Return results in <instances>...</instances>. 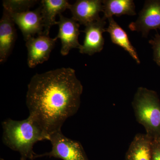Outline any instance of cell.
<instances>
[{
  "instance_id": "277c9868",
  "label": "cell",
  "mask_w": 160,
  "mask_h": 160,
  "mask_svg": "<svg viewBox=\"0 0 160 160\" xmlns=\"http://www.w3.org/2000/svg\"><path fill=\"white\" fill-rule=\"evenodd\" d=\"M52 150L48 152L37 154L34 159L49 157L63 160H89L81 143L66 137L62 130L50 135Z\"/></svg>"
},
{
  "instance_id": "e0dca14e",
  "label": "cell",
  "mask_w": 160,
  "mask_h": 160,
  "mask_svg": "<svg viewBox=\"0 0 160 160\" xmlns=\"http://www.w3.org/2000/svg\"><path fill=\"white\" fill-rule=\"evenodd\" d=\"M149 42L153 49V60L160 67V34L157 33L152 39L149 40Z\"/></svg>"
},
{
  "instance_id": "6da1fadb",
  "label": "cell",
  "mask_w": 160,
  "mask_h": 160,
  "mask_svg": "<svg viewBox=\"0 0 160 160\" xmlns=\"http://www.w3.org/2000/svg\"><path fill=\"white\" fill-rule=\"evenodd\" d=\"M83 89L71 68L36 73L32 78L26 93L29 116L50 136L61 130L65 121L77 112Z\"/></svg>"
},
{
  "instance_id": "ba28073f",
  "label": "cell",
  "mask_w": 160,
  "mask_h": 160,
  "mask_svg": "<svg viewBox=\"0 0 160 160\" xmlns=\"http://www.w3.org/2000/svg\"><path fill=\"white\" fill-rule=\"evenodd\" d=\"M59 16V21L56 22V25L59 26V31L55 38L61 40V54L66 56L69 54L71 49H79L81 46L78 42L80 24L72 18L65 17L62 14Z\"/></svg>"
},
{
  "instance_id": "7c38bea8",
  "label": "cell",
  "mask_w": 160,
  "mask_h": 160,
  "mask_svg": "<svg viewBox=\"0 0 160 160\" xmlns=\"http://www.w3.org/2000/svg\"><path fill=\"white\" fill-rule=\"evenodd\" d=\"M41 3V14L44 26L43 34L49 35L50 28L56 25V16L69 9L71 4L66 0H42Z\"/></svg>"
},
{
  "instance_id": "4fadbf2b",
  "label": "cell",
  "mask_w": 160,
  "mask_h": 160,
  "mask_svg": "<svg viewBox=\"0 0 160 160\" xmlns=\"http://www.w3.org/2000/svg\"><path fill=\"white\" fill-rule=\"evenodd\" d=\"M152 141L147 134L136 135L126 152V160H152Z\"/></svg>"
},
{
  "instance_id": "52a82bcc",
  "label": "cell",
  "mask_w": 160,
  "mask_h": 160,
  "mask_svg": "<svg viewBox=\"0 0 160 160\" xmlns=\"http://www.w3.org/2000/svg\"><path fill=\"white\" fill-rule=\"evenodd\" d=\"M106 20L100 18L85 26V29L82 31L85 37L83 45L79 49L80 53L92 56L102 51L105 42L103 33L106 32Z\"/></svg>"
},
{
  "instance_id": "ac0fdd59",
  "label": "cell",
  "mask_w": 160,
  "mask_h": 160,
  "mask_svg": "<svg viewBox=\"0 0 160 160\" xmlns=\"http://www.w3.org/2000/svg\"><path fill=\"white\" fill-rule=\"evenodd\" d=\"M152 160H160V139H153L152 144Z\"/></svg>"
},
{
  "instance_id": "8fae6325",
  "label": "cell",
  "mask_w": 160,
  "mask_h": 160,
  "mask_svg": "<svg viewBox=\"0 0 160 160\" xmlns=\"http://www.w3.org/2000/svg\"><path fill=\"white\" fill-rule=\"evenodd\" d=\"M17 38L15 23L9 12L3 9L0 21V62H5L11 53Z\"/></svg>"
},
{
  "instance_id": "5bb4252c",
  "label": "cell",
  "mask_w": 160,
  "mask_h": 160,
  "mask_svg": "<svg viewBox=\"0 0 160 160\" xmlns=\"http://www.w3.org/2000/svg\"><path fill=\"white\" fill-rule=\"evenodd\" d=\"M108 19L109 26L106 28V32L110 34L112 42L125 49L138 64H140L141 62L137 52L131 44L126 32L115 22L113 18H109Z\"/></svg>"
},
{
  "instance_id": "30bf717a",
  "label": "cell",
  "mask_w": 160,
  "mask_h": 160,
  "mask_svg": "<svg viewBox=\"0 0 160 160\" xmlns=\"http://www.w3.org/2000/svg\"><path fill=\"white\" fill-rule=\"evenodd\" d=\"M72 18L79 24L86 26L100 18L99 13L103 12L102 1L78 0L70 5Z\"/></svg>"
},
{
  "instance_id": "9a60e30c",
  "label": "cell",
  "mask_w": 160,
  "mask_h": 160,
  "mask_svg": "<svg viewBox=\"0 0 160 160\" xmlns=\"http://www.w3.org/2000/svg\"><path fill=\"white\" fill-rule=\"evenodd\" d=\"M102 4L103 18L106 19L113 16L136 15L135 6L132 0H104Z\"/></svg>"
},
{
  "instance_id": "3957f363",
  "label": "cell",
  "mask_w": 160,
  "mask_h": 160,
  "mask_svg": "<svg viewBox=\"0 0 160 160\" xmlns=\"http://www.w3.org/2000/svg\"><path fill=\"white\" fill-rule=\"evenodd\" d=\"M138 122L145 128L146 134L152 140L160 139V100L153 90L138 88L132 102Z\"/></svg>"
},
{
  "instance_id": "9c48e42d",
  "label": "cell",
  "mask_w": 160,
  "mask_h": 160,
  "mask_svg": "<svg viewBox=\"0 0 160 160\" xmlns=\"http://www.w3.org/2000/svg\"><path fill=\"white\" fill-rule=\"evenodd\" d=\"M10 14L15 24L22 31L26 42L35 35L43 34L44 26L40 6L32 11Z\"/></svg>"
},
{
  "instance_id": "5b68a950",
  "label": "cell",
  "mask_w": 160,
  "mask_h": 160,
  "mask_svg": "<svg viewBox=\"0 0 160 160\" xmlns=\"http://www.w3.org/2000/svg\"><path fill=\"white\" fill-rule=\"evenodd\" d=\"M129 28L131 31L141 32L146 38L151 30L160 29V0L146 1L137 20L130 23Z\"/></svg>"
},
{
  "instance_id": "2e32d148",
  "label": "cell",
  "mask_w": 160,
  "mask_h": 160,
  "mask_svg": "<svg viewBox=\"0 0 160 160\" xmlns=\"http://www.w3.org/2000/svg\"><path fill=\"white\" fill-rule=\"evenodd\" d=\"M38 2L34 0H6L3 1V6L10 14L21 13L29 11Z\"/></svg>"
},
{
  "instance_id": "8992f818",
  "label": "cell",
  "mask_w": 160,
  "mask_h": 160,
  "mask_svg": "<svg viewBox=\"0 0 160 160\" xmlns=\"http://www.w3.org/2000/svg\"><path fill=\"white\" fill-rule=\"evenodd\" d=\"M57 40L56 38H52L49 35L42 34L30 38L26 41L28 51L27 64L29 68H34L49 59Z\"/></svg>"
},
{
  "instance_id": "7a4b0ae2",
  "label": "cell",
  "mask_w": 160,
  "mask_h": 160,
  "mask_svg": "<svg viewBox=\"0 0 160 160\" xmlns=\"http://www.w3.org/2000/svg\"><path fill=\"white\" fill-rule=\"evenodd\" d=\"M2 140L5 146L18 152L21 160H34L36 155L33 151L35 143L44 140L49 141V135L32 117L16 121L8 118L2 123Z\"/></svg>"
},
{
  "instance_id": "d6986e66",
  "label": "cell",
  "mask_w": 160,
  "mask_h": 160,
  "mask_svg": "<svg viewBox=\"0 0 160 160\" xmlns=\"http://www.w3.org/2000/svg\"><path fill=\"white\" fill-rule=\"evenodd\" d=\"M0 160H5L4 159H3V158H1V159H0Z\"/></svg>"
}]
</instances>
